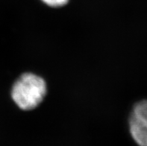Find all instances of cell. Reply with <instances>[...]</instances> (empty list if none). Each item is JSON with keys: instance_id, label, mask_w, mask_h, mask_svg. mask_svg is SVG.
Masks as SVG:
<instances>
[{"instance_id": "1", "label": "cell", "mask_w": 147, "mask_h": 146, "mask_svg": "<svg viewBox=\"0 0 147 146\" xmlns=\"http://www.w3.org/2000/svg\"><path fill=\"white\" fill-rule=\"evenodd\" d=\"M47 93L46 81L32 72L24 73L16 81L11 89V97L19 108L31 110L43 102Z\"/></svg>"}, {"instance_id": "2", "label": "cell", "mask_w": 147, "mask_h": 146, "mask_svg": "<svg viewBox=\"0 0 147 146\" xmlns=\"http://www.w3.org/2000/svg\"><path fill=\"white\" fill-rule=\"evenodd\" d=\"M129 131L138 146H147V100L135 104L129 118Z\"/></svg>"}, {"instance_id": "3", "label": "cell", "mask_w": 147, "mask_h": 146, "mask_svg": "<svg viewBox=\"0 0 147 146\" xmlns=\"http://www.w3.org/2000/svg\"><path fill=\"white\" fill-rule=\"evenodd\" d=\"M44 5L50 7H61L67 5L69 0H40Z\"/></svg>"}]
</instances>
